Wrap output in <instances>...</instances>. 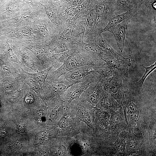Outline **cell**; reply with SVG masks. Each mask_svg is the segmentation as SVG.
Segmentation results:
<instances>
[{"mask_svg":"<svg viewBox=\"0 0 156 156\" xmlns=\"http://www.w3.org/2000/svg\"><path fill=\"white\" fill-rule=\"evenodd\" d=\"M97 36L91 41V43L97 45L103 49L109 52L113 55L117 60L125 61H130V59L124 57L116 51L100 34H99Z\"/></svg>","mask_w":156,"mask_h":156,"instance_id":"e0dca14e","label":"cell"},{"mask_svg":"<svg viewBox=\"0 0 156 156\" xmlns=\"http://www.w3.org/2000/svg\"><path fill=\"white\" fill-rule=\"evenodd\" d=\"M129 20H124L117 25L110 31L114 35L119 49L121 52H123L124 48L125 35Z\"/></svg>","mask_w":156,"mask_h":156,"instance_id":"5bb4252c","label":"cell"},{"mask_svg":"<svg viewBox=\"0 0 156 156\" xmlns=\"http://www.w3.org/2000/svg\"><path fill=\"white\" fill-rule=\"evenodd\" d=\"M102 88L101 82L95 81L91 83L89 87L81 94L79 98L97 108L99 97Z\"/></svg>","mask_w":156,"mask_h":156,"instance_id":"9c48e42d","label":"cell"},{"mask_svg":"<svg viewBox=\"0 0 156 156\" xmlns=\"http://www.w3.org/2000/svg\"><path fill=\"white\" fill-rule=\"evenodd\" d=\"M46 12L49 18L52 21H54L56 18V13L52 8L49 7L47 8Z\"/></svg>","mask_w":156,"mask_h":156,"instance_id":"f546056e","label":"cell"},{"mask_svg":"<svg viewBox=\"0 0 156 156\" xmlns=\"http://www.w3.org/2000/svg\"><path fill=\"white\" fill-rule=\"evenodd\" d=\"M40 83L46 101L54 100L60 97L73 84L64 79L60 81L45 82L44 83Z\"/></svg>","mask_w":156,"mask_h":156,"instance_id":"8992f818","label":"cell"},{"mask_svg":"<svg viewBox=\"0 0 156 156\" xmlns=\"http://www.w3.org/2000/svg\"><path fill=\"white\" fill-rule=\"evenodd\" d=\"M37 30L38 33L42 35L44 34L46 32L44 26L42 25H40L37 26Z\"/></svg>","mask_w":156,"mask_h":156,"instance_id":"836d02e7","label":"cell"},{"mask_svg":"<svg viewBox=\"0 0 156 156\" xmlns=\"http://www.w3.org/2000/svg\"><path fill=\"white\" fill-rule=\"evenodd\" d=\"M76 52L72 49L65 52L55 53H51L50 59L53 68H57L59 67L69 55Z\"/></svg>","mask_w":156,"mask_h":156,"instance_id":"44dd1931","label":"cell"},{"mask_svg":"<svg viewBox=\"0 0 156 156\" xmlns=\"http://www.w3.org/2000/svg\"><path fill=\"white\" fill-rule=\"evenodd\" d=\"M0 75L6 77H20L18 71L9 62L5 56L0 55Z\"/></svg>","mask_w":156,"mask_h":156,"instance_id":"ac0fdd59","label":"cell"},{"mask_svg":"<svg viewBox=\"0 0 156 156\" xmlns=\"http://www.w3.org/2000/svg\"><path fill=\"white\" fill-rule=\"evenodd\" d=\"M139 10V8H133L124 13L113 15L105 27L101 30L100 34L105 31L110 32L112 29L117 25L136 15Z\"/></svg>","mask_w":156,"mask_h":156,"instance_id":"30bf717a","label":"cell"},{"mask_svg":"<svg viewBox=\"0 0 156 156\" xmlns=\"http://www.w3.org/2000/svg\"><path fill=\"white\" fill-rule=\"evenodd\" d=\"M135 62L138 65L144 67L145 69V72L143 76L141 79L135 84V86L137 88H141L142 87L145 79L155 69L156 67V62H155L153 64L151 65L150 66L147 67H146L141 64H139L136 62Z\"/></svg>","mask_w":156,"mask_h":156,"instance_id":"484cf974","label":"cell"},{"mask_svg":"<svg viewBox=\"0 0 156 156\" xmlns=\"http://www.w3.org/2000/svg\"><path fill=\"white\" fill-rule=\"evenodd\" d=\"M69 107L78 122H83L93 129L94 112L98 108L79 98L72 101Z\"/></svg>","mask_w":156,"mask_h":156,"instance_id":"7a4b0ae2","label":"cell"},{"mask_svg":"<svg viewBox=\"0 0 156 156\" xmlns=\"http://www.w3.org/2000/svg\"><path fill=\"white\" fill-rule=\"evenodd\" d=\"M18 34L20 36L25 38L29 37L30 35L28 31L24 29L19 30L18 32Z\"/></svg>","mask_w":156,"mask_h":156,"instance_id":"d6a6232c","label":"cell"},{"mask_svg":"<svg viewBox=\"0 0 156 156\" xmlns=\"http://www.w3.org/2000/svg\"><path fill=\"white\" fill-rule=\"evenodd\" d=\"M1 85L5 91L9 93L13 92L16 89L23 81L20 77H3Z\"/></svg>","mask_w":156,"mask_h":156,"instance_id":"7402d4cb","label":"cell"},{"mask_svg":"<svg viewBox=\"0 0 156 156\" xmlns=\"http://www.w3.org/2000/svg\"><path fill=\"white\" fill-rule=\"evenodd\" d=\"M0 104H1V100H0Z\"/></svg>","mask_w":156,"mask_h":156,"instance_id":"ab89813d","label":"cell"},{"mask_svg":"<svg viewBox=\"0 0 156 156\" xmlns=\"http://www.w3.org/2000/svg\"><path fill=\"white\" fill-rule=\"evenodd\" d=\"M58 135L73 137L79 133L80 123L78 122L69 106L56 123Z\"/></svg>","mask_w":156,"mask_h":156,"instance_id":"277c9868","label":"cell"},{"mask_svg":"<svg viewBox=\"0 0 156 156\" xmlns=\"http://www.w3.org/2000/svg\"><path fill=\"white\" fill-rule=\"evenodd\" d=\"M71 46L64 42L54 43L49 49L50 54L60 53L72 49Z\"/></svg>","mask_w":156,"mask_h":156,"instance_id":"cb8c5ba5","label":"cell"},{"mask_svg":"<svg viewBox=\"0 0 156 156\" xmlns=\"http://www.w3.org/2000/svg\"><path fill=\"white\" fill-rule=\"evenodd\" d=\"M112 2L113 15L122 13L133 8H139L141 3L140 0H112Z\"/></svg>","mask_w":156,"mask_h":156,"instance_id":"7c38bea8","label":"cell"},{"mask_svg":"<svg viewBox=\"0 0 156 156\" xmlns=\"http://www.w3.org/2000/svg\"><path fill=\"white\" fill-rule=\"evenodd\" d=\"M124 78L122 74L115 69L112 75L105 78L101 82L104 89L114 97L120 105L125 98V90L122 82Z\"/></svg>","mask_w":156,"mask_h":156,"instance_id":"3957f363","label":"cell"},{"mask_svg":"<svg viewBox=\"0 0 156 156\" xmlns=\"http://www.w3.org/2000/svg\"><path fill=\"white\" fill-rule=\"evenodd\" d=\"M105 63L101 57L96 54L75 52L68 56L59 67L49 72L45 81H56L68 72L79 66L91 65L99 67Z\"/></svg>","mask_w":156,"mask_h":156,"instance_id":"6da1fadb","label":"cell"},{"mask_svg":"<svg viewBox=\"0 0 156 156\" xmlns=\"http://www.w3.org/2000/svg\"><path fill=\"white\" fill-rule=\"evenodd\" d=\"M96 16L94 11H91L88 14L87 17V23L88 27L91 30L95 25Z\"/></svg>","mask_w":156,"mask_h":156,"instance_id":"83f0119b","label":"cell"},{"mask_svg":"<svg viewBox=\"0 0 156 156\" xmlns=\"http://www.w3.org/2000/svg\"><path fill=\"white\" fill-rule=\"evenodd\" d=\"M114 70L105 63L101 66L98 68L95 76L98 80L101 82L105 78L112 75Z\"/></svg>","mask_w":156,"mask_h":156,"instance_id":"603a6c76","label":"cell"},{"mask_svg":"<svg viewBox=\"0 0 156 156\" xmlns=\"http://www.w3.org/2000/svg\"><path fill=\"white\" fill-rule=\"evenodd\" d=\"M17 129L20 133H24L25 131V125L23 123H19L17 126Z\"/></svg>","mask_w":156,"mask_h":156,"instance_id":"e575fe53","label":"cell"},{"mask_svg":"<svg viewBox=\"0 0 156 156\" xmlns=\"http://www.w3.org/2000/svg\"><path fill=\"white\" fill-rule=\"evenodd\" d=\"M20 77L24 83L35 92L39 97L43 101H46L45 99L41 94L42 90L40 83L36 80L30 76L28 74V72L25 71L23 68L20 71Z\"/></svg>","mask_w":156,"mask_h":156,"instance_id":"2e32d148","label":"cell"},{"mask_svg":"<svg viewBox=\"0 0 156 156\" xmlns=\"http://www.w3.org/2000/svg\"><path fill=\"white\" fill-rule=\"evenodd\" d=\"M6 132L5 130L3 129H0V136L2 138L5 137L6 135Z\"/></svg>","mask_w":156,"mask_h":156,"instance_id":"74e56055","label":"cell"},{"mask_svg":"<svg viewBox=\"0 0 156 156\" xmlns=\"http://www.w3.org/2000/svg\"><path fill=\"white\" fill-rule=\"evenodd\" d=\"M52 68H53V66H52L37 72L34 73L28 72V73L30 76L34 78L39 83H44L49 72Z\"/></svg>","mask_w":156,"mask_h":156,"instance_id":"d4e9b609","label":"cell"},{"mask_svg":"<svg viewBox=\"0 0 156 156\" xmlns=\"http://www.w3.org/2000/svg\"><path fill=\"white\" fill-rule=\"evenodd\" d=\"M96 80H98L97 78L93 74L88 75L84 78L83 81L74 84L70 87L60 96V98L68 107L72 101L79 99L81 94L91 83Z\"/></svg>","mask_w":156,"mask_h":156,"instance_id":"5b68a950","label":"cell"},{"mask_svg":"<svg viewBox=\"0 0 156 156\" xmlns=\"http://www.w3.org/2000/svg\"><path fill=\"white\" fill-rule=\"evenodd\" d=\"M118 108V104L114 97L103 87L98 101L97 108L105 111L114 110Z\"/></svg>","mask_w":156,"mask_h":156,"instance_id":"8fae6325","label":"cell"},{"mask_svg":"<svg viewBox=\"0 0 156 156\" xmlns=\"http://www.w3.org/2000/svg\"><path fill=\"white\" fill-rule=\"evenodd\" d=\"M31 16L29 14H24L19 16L15 19L17 21H24L28 18Z\"/></svg>","mask_w":156,"mask_h":156,"instance_id":"1f68e13d","label":"cell"},{"mask_svg":"<svg viewBox=\"0 0 156 156\" xmlns=\"http://www.w3.org/2000/svg\"><path fill=\"white\" fill-rule=\"evenodd\" d=\"M90 0H86L82 3L81 5H82L83 6H87L90 3Z\"/></svg>","mask_w":156,"mask_h":156,"instance_id":"f35d334b","label":"cell"},{"mask_svg":"<svg viewBox=\"0 0 156 156\" xmlns=\"http://www.w3.org/2000/svg\"><path fill=\"white\" fill-rule=\"evenodd\" d=\"M4 44V49L5 54L4 56L20 74L22 68H23L22 66L8 42H6Z\"/></svg>","mask_w":156,"mask_h":156,"instance_id":"ffe728a7","label":"cell"},{"mask_svg":"<svg viewBox=\"0 0 156 156\" xmlns=\"http://www.w3.org/2000/svg\"><path fill=\"white\" fill-rule=\"evenodd\" d=\"M96 16L95 24L105 26L113 15L112 0L106 3L101 2L97 4L94 10Z\"/></svg>","mask_w":156,"mask_h":156,"instance_id":"ba28073f","label":"cell"},{"mask_svg":"<svg viewBox=\"0 0 156 156\" xmlns=\"http://www.w3.org/2000/svg\"><path fill=\"white\" fill-rule=\"evenodd\" d=\"M71 27H68L65 29L61 33V40L66 39L69 38L71 34Z\"/></svg>","mask_w":156,"mask_h":156,"instance_id":"4dcf8cb0","label":"cell"},{"mask_svg":"<svg viewBox=\"0 0 156 156\" xmlns=\"http://www.w3.org/2000/svg\"><path fill=\"white\" fill-rule=\"evenodd\" d=\"M101 58L109 66L121 73L124 78L128 77V67L131 65V61H125L107 58Z\"/></svg>","mask_w":156,"mask_h":156,"instance_id":"d6986e66","label":"cell"},{"mask_svg":"<svg viewBox=\"0 0 156 156\" xmlns=\"http://www.w3.org/2000/svg\"><path fill=\"white\" fill-rule=\"evenodd\" d=\"M35 97L30 92L27 93L24 96V102L26 105H30L33 103L35 101Z\"/></svg>","mask_w":156,"mask_h":156,"instance_id":"f1b7e54d","label":"cell"},{"mask_svg":"<svg viewBox=\"0 0 156 156\" xmlns=\"http://www.w3.org/2000/svg\"><path fill=\"white\" fill-rule=\"evenodd\" d=\"M75 47L77 52H86L96 54L101 58H107L117 60L111 53L94 43H83L81 46Z\"/></svg>","mask_w":156,"mask_h":156,"instance_id":"9a60e30c","label":"cell"},{"mask_svg":"<svg viewBox=\"0 0 156 156\" xmlns=\"http://www.w3.org/2000/svg\"><path fill=\"white\" fill-rule=\"evenodd\" d=\"M83 2V0H74L73 5L75 7H78L81 5Z\"/></svg>","mask_w":156,"mask_h":156,"instance_id":"8d00e7d4","label":"cell"},{"mask_svg":"<svg viewBox=\"0 0 156 156\" xmlns=\"http://www.w3.org/2000/svg\"><path fill=\"white\" fill-rule=\"evenodd\" d=\"M13 148L16 149H20L23 147V144L22 142L20 141H16L12 145Z\"/></svg>","mask_w":156,"mask_h":156,"instance_id":"d590c367","label":"cell"},{"mask_svg":"<svg viewBox=\"0 0 156 156\" xmlns=\"http://www.w3.org/2000/svg\"><path fill=\"white\" fill-rule=\"evenodd\" d=\"M98 67L91 65L82 66L72 69L62 76L63 79L73 84L76 83L83 81L88 75H93Z\"/></svg>","mask_w":156,"mask_h":156,"instance_id":"52a82bcc","label":"cell"},{"mask_svg":"<svg viewBox=\"0 0 156 156\" xmlns=\"http://www.w3.org/2000/svg\"><path fill=\"white\" fill-rule=\"evenodd\" d=\"M50 136L48 130H43L39 132L36 137L35 142L36 144H41L47 142Z\"/></svg>","mask_w":156,"mask_h":156,"instance_id":"4316f807","label":"cell"},{"mask_svg":"<svg viewBox=\"0 0 156 156\" xmlns=\"http://www.w3.org/2000/svg\"><path fill=\"white\" fill-rule=\"evenodd\" d=\"M49 101L51 102L52 106L49 109V120L52 122L56 121L57 122L64 114L68 106L66 105L60 97Z\"/></svg>","mask_w":156,"mask_h":156,"instance_id":"4fadbf2b","label":"cell"}]
</instances>
